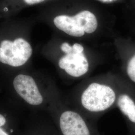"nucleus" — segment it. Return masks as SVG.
<instances>
[{
    "instance_id": "f257e3e1",
    "label": "nucleus",
    "mask_w": 135,
    "mask_h": 135,
    "mask_svg": "<svg viewBox=\"0 0 135 135\" xmlns=\"http://www.w3.org/2000/svg\"><path fill=\"white\" fill-rule=\"evenodd\" d=\"M117 100L116 93L111 87L92 83L83 92L80 103L84 111L93 114H99L113 107Z\"/></svg>"
},
{
    "instance_id": "f03ea898",
    "label": "nucleus",
    "mask_w": 135,
    "mask_h": 135,
    "mask_svg": "<svg viewBox=\"0 0 135 135\" xmlns=\"http://www.w3.org/2000/svg\"><path fill=\"white\" fill-rule=\"evenodd\" d=\"M32 54L30 44L19 38L13 42L5 40L1 43L0 62L12 67H20L26 63Z\"/></svg>"
},
{
    "instance_id": "7ed1b4c3",
    "label": "nucleus",
    "mask_w": 135,
    "mask_h": 135,
    "mask_svg": "<svg viewBox=\"0 0 135 135\" xmlns=\"http://www.w3.org/2000/svg\"><path fill=\"white\" fill-rule=\"evenodd\" d=\"M72 51L61 58L59 66L68 74L73 77H80L87 73L89 63L83 54L84 47L80 44H74Z\"/></svg>"
},
{
    "instance_id": "20e7f679",
    "label": "nucleus",
    "mask_w": 135,
    "mask_h": 135,
    "mask_svg": "<svg viewBox=\"0 0 135 135\" xmlns=\"http://www.w3.org/2000/svg\"><path fill=\"white\" fill-rule=\"evenodd\" d=\"M59 126L63 135H94L82 114L73 110L62 112L59 118Z\"/></svg>"
},
{
    "instance_id": "39448f33",
    "label": "nucleus",
    "mask_w": 135,
    "mask_h": 135,
    "mask_svg": "<svg viewBox=\"0 0 135 135\" xmlns=\"http://www.w3.org/2000/svg\"><path fill=\"white\" fill-rule=\"evenodd\" d=\"M13 85L16 92L29 104L39 106L43 102V97L32 77L20 74L15 78Z\"/></svg>"
},
{
    "instance_id": "423d86ee",
    "label": "nucleus",
    "mask_w": 135,
    "mask_h": 135,
    "mask_svg": "<svg viewBox=\"0 0 135 135\" xmlns=\"http://www.w3.org/2000/svg\"><path fill=\"white\" fill-rule=\"evenodd\" d=\"M54 23L58 29L73 37H81L85 32L78 25L73 17L59 15L54 19Z\"/></svg>"
},
{
    "instance_id": "0eeeda50",
    "label": "nucleus",
    "mask_w": 135,
    "mask_h": 135,
    "mask_svg": "<svg viewBox=\"0 0 135 135\" xmlns=\"http://www.w3.org/2000/svg\"><path fill=\"white\" fill-rule=\"evenodd\" d=\"M78 25L85 33L91 34L98 27V22L95 15L89 11H83L73 16Z\"/></svg>"
},
{
    "instance_id": "6e6552de",
    "label": "nucleus",
    "mask_w": 135,
    "mask_h": 135,
    "mask_svg": "<svg viewBox=\"0 0 135 135\" xmlns=\"http://www.w3.org/2000/svg\"><path fill=\"white\" fill-rule=\"evenodd\" d=\"M117 105L122 113L130 121L135 124V103L130 97L127 94H122L118 97Z\"/></svg>"
},
{
    "instance_id": "1a4fd4ad",
    "label": "nucleus",
    "mask_w": 135,
    "mask_h": 135,
    "mask_svg": "<svg viewBox=\"0 0 135 135\" xmlns=\"http://www.w3.org/2000/svg\"><path fill=\"white\" fill-rule=\"evenodd\" d=\"M127 72L131 80L135 83V55L128 62Z\"/></svg>"
},
{
    "instance_id": "9d476101",
    "label": "nucleus",
    "mask_w": 135,
    "mask_h": 135,
    "mask_svg": "<svg viewBox=\"0 0 135 135\" xmlns=\"http://www.w3.org/2000/svg\"><path fill=\"white\" fill-rule=\"evenodd\" d=\"M61 49L66 54L71 53L73 50V47L66 42L63 43L61 46Z\"/></svg>"
},
{
    "instance_id": "9b49d317",
    "label": "nucleus",
    "mask_w": 135,
    "mask_h": 135,
    "mask_svg": "<svg viewBox=\"0 0 135 135\" xmlns=\"http://www.w3.org/2000/svg\"><path fill=\"white\" fill-rule=\"evenodd\" d=\"M46 0H24L25 2L28 5H34L41 3Z\"/></svg>"
},
{
    "instance_id": "f8f14e48",
    "label": "nucleus",
    "mask_w": 135,
    "mask_h": 135,
    "mask_svg": "<svg viewBox=\"0 0 135 135\" xmlns=\"http://www.w3.org/2000/svg\"><path fill=\"white\" fill-rule=\"evenodd\" d=\"M98 1L101 2L102 3H103L110 4V3H112L115 2L117 0H98Z\"/></svg>"
},
{
    "instance_id": "ddd939ff",
    "label": "nucleus",
    "mask_w": 135,
    "mask_h": 135,
    "mask_svg": "<svg viewBox=\"0 0 135 135\" xmlns=\"http://www.w3.org/2000/svg\"><path fill=\"white\" fill-rule=\"evenodd\" d=\"M0 135H9V134L5 132V130L2 128V127H0Z\"/></svg>"
}]
</instances>
